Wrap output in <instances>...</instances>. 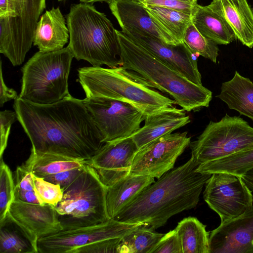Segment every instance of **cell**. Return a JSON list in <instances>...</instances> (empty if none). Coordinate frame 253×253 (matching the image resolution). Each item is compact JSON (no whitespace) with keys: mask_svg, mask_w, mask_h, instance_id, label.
<instances>
[{"mask_svg":"<svg viewBox=\"0 0 253 253\" xmlns=\"http://www.w3.org/2000/svg\"><path fill=\"white\" fill-rule=\"evenodd\" d=\"M196 1H198V0H196Z\"/></svg>","mask_w":253,"mask_h":253,"instance_id":"bcb514c9","label":"cell"},{"mask_svg":"<svg viewBox=\"0 0 253 253\" xmlns=\"http://www.w3.org/2000/svg\"><path fill=\"white\" fill-rule=\"evenodd\" d=\"M187 132L170 133L147 144L136 152L130 174L160 178L171 170L177 158L190 145Z\"/></svg>","mask_w":253,"mask_h":253,"instance_id":"4fadbf2b","label":"cell"},{"mask_svg":"<svg viewBox=\"0 0 253 253\" xmlns=\"http://www.w3.org/2000/svg\"><path fill=\"white\" fill-rule=\"evenodd\" d=\"M183 42L193 54L216 62L219 51L217 44L202 35L192 22L185 32Z\"/></svg>","mask_w":253,"mask_h":253,"instance_id":"4dcf8cb0","label":"cell"},{"mask_svg":"<svg viewBox=\"0 0 253 253\" xmlns=\"http://www.w3.org/2000/svg\"><path fill=\"white\" fill-rule=\"evenodd\" d=\"M13 179L15 189L35 190L32 173L29 171L23 164L17 168L14 172Z\"/></svg>","mask_w":253,"mask_h":253,"instance_id":"f35d334b","label":"cell"},{"mask_svg":"<svg viewBox=\"0 0 253 253\" xmlns=\"http://www.w3.org/2000/svg\"><path fill=\"white\" fill-rule=\"evenodd\" d=\"M185 111L173 106L147 116L144 125L130 136L138 149L188 124L191 121Z\"/></svg>","mask_w":253,"mask_h":253,"instance_id":"ffe728a7","label":"cell"},{"mask_svg":"<svg viewBox=\"0 0 253 253\" xmlns=\"http://www.w3.org/2000/svg\"><path fill=\"white\" fill-rule=\"evenodd\" d=\"M143 5H151L169 8L191 15L197 1L196 0H136Z\"/></svg>","mask_w":253,"mask_h":253,"instance_id":"e575fe53","label":"cell"},{"mask_svg":"<svg viewBox=\"0 0 253 253\" xmlns=\"http://www.w3.org/2000/svg\"><path fill=\"white\" fill-rule=\"evenodd\" d=\"M253 169V147L199 165L197 171L212 174L226 172L242 176Z\"/></svg>","mask_w":253,"mask_h":253,"instance_id":"f1b7e54d","label":"cell"},{"mask_svg":"<svg viewBox=\"0 0 253 253\" xmlns=\"http://www.w3.org/2000/svg\"><path fill=\"white\" fill-rule=\"evenodd\" d=\"M138 150L131 137L106 142L88 161L103 183L109 187L130 174Z\"/></svg>","mask_w":253,"mask_h":253,"instance_id":"9a60e30c","label":"cell"},{"mask_svg":"<svg viewBox=\"0 0 253 253\" xmlns=\"http://www.w3.org/2000/svg\"><path fill=\"white\" fill-rule=\"evenodd\" d=\"M122 31L189 81L202 85L196 54H193L184 43L177 45L168 44L147 33L136 29L122 28Z\"/></svg>","mask_w":253,"mask_h":253,"instance_id":"5bb4252c","label":"cell"},{"mask_svg":"<svg viewBox=\"0 0 253 253\" xmlns=\"http://www.w3.org/2000/svg\"><path fill=\"white\" fill-rule=\"evenodd\" d=\"M69 38L65 17L59 7H53L41 16L35 29L33 44L40 52H53L63 49Z\"/></svg>","mask_w":253,"mask_h":253,"instance_id":"44dd1931","label":"cell"},{"mask_svg":"<svg viewBox=\"0 0 253 253\" xmlns=\"http://www.w3.org/2000/svg\"><path fill=\"white\" fill-rule=\"evenodd\" d=\"M13 108L36 152L59 155L88 164L105 143L83 99L71 95L48 104L17 97Z\"/></svg>","mask_w":253,"mask_h":253,"instance_id":"6da1fadb","label":"cell"},{"mask_svg":"<svg viewBox=\"0 0 253 253\" xmlns=\"http://www.w3.org/2000/svg\"><path fill=\"white\" fill-rule=\"evenodd\" d=\"M0 107H2L5 102L12 99L15 100L18 96L17 92L13 89L7 87L4 82L1 61H0Z\"/></svg>","mask_w":253,"mask_h":253,"instance_id":"ab89813d","label":"cell"},{"mask_svg":"<svg viewBox=\"0 0 253 253\" xmlns=\"http://www.w3.org/2000/svg\"><path fill=\"white\" fill-rule=\"evenodd\" d=\"M85 165L78 168L47 175L42 178L47 181L59 185L63 190L70 185L83 172Z\"/></svg>","mask_w":253,"mask_h":253,"instance_id":"74e56055","label":"cell"},{"mask_svg":"<svg viewBox=\"0 0 253 253\" xmlns=\"http://www.w3.org/2000/svg\"><path fill=\"white\" fill-rule=\"evenodd\" d=\"M79 82L86 98L101 97L129 103L146 116L173 106L176 102L132 77L121 66L80 68Z\"/></svg>","mask_w":253,"mask_h":253,"instance_id":"5b68a950","label":"cell"},{"mask_svg":"<svg viewBox=\"0 0 253 253\" xmlns=\"http://www.w3.org/2000/svg\"><path fill=\"white\" fill-rule=\"evenodd\" d=\"M209 253H253V207L210 232Z\"/></svg>","mask_w":253,"mask_h":253,"instance_id":"2e32d148","label":"cell"},{"mask_svg":"<svg viewBox=\"0 0 253 253\" xmlns=\"http://www.w3.org/2000/svg\"><path fill=\"white\" fill-rule=\"evenodd\" d=\"M14 199L30 204H44L35 190L26 191L15 189Z\"/></svg>","mask_w":253,"mask_h":253,"instance_id":"60d3db41","label":"cell"},{"mask_svg":"<svg viewBox=\"0 0 253 253\" xmlns=\"http://www.w3.org/2000/svg\"><path fill=\"white\" fill-rule=\"evenodd\" d=\"M0 253H39L37 245L8 214L0 222Z\"/></svg>","mask_w":253,"mask_h":253,"instance_id":"4316f807","label":"cell"},{"mask_svg":"<svg viewBox=\"0 0 253 253\" xmlns=\"http://www.w3.org/2000/svg\"><path fill=\"white\" fill-rule=\"evenodd\" d=\"M120 45V66L134 79L171 97L187 112L208 107L212 92L196 84L117 30Z\"/></svg>","mask_w":253,"mask_h":253,"instance_id":"3957f363","label":"cell"},{"mask_svg":"<svg viewBox=\"0 0 253 253\" xmlns=\"http://www.w3.org/2000/svg\"><path fill=\"white\" fill-rule=\"evenodd\" d=\"M107 187L96 170L86 164L83 172L63 190L55 207L62 230L76 229L110 219L106 208Z\"/></svg>","mask_w":253,"mask_h":253,"instance_id":"52a82bcc","label":"cell"},{"mask_svg":"<svg viewBox=\"0 0 253 253\" xmlns=\"http://www.w3.org/2000/svg\"><path fill=\"white\" fill-rule=\"evenodd\" d=\"M66 17L70 35L68 46L77 60L93 66H120L117 30L104 13L92 3L81 2L72 4Z\"/></svg>","mask_w":253,"mask_h":253,"instance_id":"277c9868","label":"cell"},{"mask_svg":"<svg viewBox=\"0 0 253 253\" xmlns=\"http://www.w3.org/2000/svg\"><path fill=\"white\" fill-rule=\"evenodd\" d=\"M108 4L122 29L133 28L145 32L168 44H182L158 25L138 1L112 0Z\"/></svg>","mask_w":253,"mask_h":253,"instance_id":"ac0fdd59","label":"cell"},{"mask_svg":"<svg viewBox=\"0 0 253 253\" xmlns=\"http://www.w3.org/2000/svg\"><path fill=\"white\" fill-rule=\"evenodd\" d=\"M131 224L110 218L97 224L62 230L38 239L39 253H73L75 250L94 242L122 238L142 225Z\"/></svg>","mask_w":253,"mask_h":253,"instance_id":"7c38bea8","label":"cell"},{"mask_svg":"<svg viewBox=\"0 0 253 253\" xmlns=\"http://www.w3.org/2000/svg\"><path fill=\"white\" fill-rule=\"evenodd\" d=\"M32 177L35 191L43 203L56 206L63 197V190L60 186L33 173Z\"/></svg>","mask_w":253,"mask_h":253,"instance_id":"d6a6232c","label":"cell"},{"mask_svg":"<svg viewBox=\"0 0 253 253\" xmlns=\"http://www.w3.org/2000/svg\"><path fill=\"white\" fill-rule=\"evenodd\" d=\"M58 1H62V0H57Z\"/></svg>","mask_w":253,"mask_h":253,"instance_id":"f6af8a7d","label":"cell"},{"mask_svg":"<svg viewBox=\"0 0 253 253\" xmlns=\"http://www.w3.org/2000/svg\"><path fill=\"white\" fill-rule=\"evenodd\" d=\"M154 182V178L150 176L129 174L107 187L106 202L109 218L114 219L145 188Z\"/></svg>","mask_w":253,"mask_h":253,"instance_id":"7402d4cb","label":"cell"},{"mask_svg":"<svg viewBox=\"0 0 253 253\" xmlns=\"http://www.w3.org/2000/svg\"><path fill=\"white\" fill-rule=\"evenodd\" d=\"M241 177L249 188L253 191V169L247 171Z\"/></svg>","mask_w":253,"mask_h":253,"instance_id":"b9f144b4","label":"cell"},{"mask_svg":"<svg viewBox=\"0 0 253 253\" xmlns=\"http://www.w3.org/2000/svg\"><path fill=\"white\" fill-rule=\"evenodd\" d=\"M45 7V0H7L6 14L0 17V52L12 64L24 61Z\"/></svg>","mask_w":253,"mask_h":253,"instance_id":"9c48e42d","label":"cell"},{"mask_svg":"<svg viewBox=\"0 0 253 253\" xmlns=\"http://www.w3.org/2000/svg\"><path fill=\"white\" fill-rule=\"evenodd\" d=\"M81 2L84 3H93L96 2H105L106 3H108L112 0H79Z\"/></svg>","mask_w":253,"mask_h":253,"instance_id":"ee69618b","label":"cell"},{"mask_svg":"<svg viewBox=\"0 0 253 253\" xmlns=\"http://www.w3.org/2000/svg\"><path fill=\"white\" fill-rule=\"evenodd\" d=\"M83 101L105 143L130 137L146 117L140 110L125 102L101 97H86Z\"/></svg>","mask_w":253,"mask_h":253,"instance_id":"30bf717a","label":"cell"},{"mask_svg":"<svg viewBox=\"0 0 253 253\" xmlns=\"http://www.w3.org/2000/svg\"><path fill=\"white\" fill-rule=\"evenodd\" d=\"M7 8V0H0V17L4 16Z\"/></svg>","mask_w":253,"mask_h":253,"instance_id":"7bdbcfd3","label":"cell"},{"mask_svg":"<svg viewBox=\"0 0 253 253\" xmlns=\"http://www.w3.org/2000/svg\"><path fill=\"white\" fill-rule=\"evenodd\" d=\"M191 157L145 188L114 218L131 224L141 223L155 230L172 216L196 207L211 174L197 171Z\"/></svg>","mask_w":253,"mask_h":253,"instance_id":"7a4b0ae2","label":"cell"},{"mask_svg":"<svg viewBox=\"0 0 253 253\" xmlns=\"http://www.w3.org/2000/svg\"><path fill=\"white\" fill-rule=\"evenodd\" d=\"M191 21L202 35L217 44L227 45L237 39L224 16L220 0H212L206 6L196 3Z\"/></svg>","mask_w":253,"mask_h":253,"instance_id":"d6986e66","label":"cell"},{"mask_svg":"<svg viewBox=\"0 0 253 253\" xmlns=\"http://www.w3.org/2000/svg\"><path fill=\"white\" fill-rule=\"evenodd\" d=\"M205 201L221 222L236 217L253 207L252 191L241 176L226 172L211 174L205 184Z\"/></svg>","mask_w":253,"mask_h":253,"instance_id":"8fae6325","label":"cell"},{"mask_svg":"<svg viewBox=\"0 0 253 253\" xmlns=\"http://www.w3.org/2000/svg\"><path fill=\"white\" fill-rule=\"evenodd\" d=\"M224 16L242 43L253 47V8L247 0H220Z\"/></svg>","mask_w":253,"mask_h":253,"instance_id":"cb8c5ba5","label":"cell"},{"mask_svg":"<svg viewBox=\"0 0 253 253\" xmlns=\"http://www.w3.org/2000/svg\"><path fill=\"white\" fill-rule=\"evenodd\" d=\"M32 241L62 230L55 207L49 204H34L14 200L8 213Z\"/></svg>","mask_w":253,"mask_h":253,"instance_id":"e0dca14e","label":"cell"},{"mask_svg":"<svg viewBox=\"0 0 253 253\" xmlns=\"http://www.w3.org/2000/svg\"><path fill=\"white\" fill-rule=\"evenodd\" d=\"M74 57L68 46L55 51L36 52L21 69V90L18 97L48 104L71 95L68 78Z\"/></svg>","mask_w":253,"mask_h":253,"instance_id":"8992f818","label":"cell"},{"mask_svg":"<svg viewBox=\"0 0 253 253\" xmlns=\"http://www.w3.org/2000/svg\"><path fill=\"white\" fill-rule=\"evenodd\" d=\"M16 119L17 120V117L15 111L5 110L0 112V159L2 158L3 154L7 147L11 126Z\"/></svg>","mask_w":253,"mask_h":253,"instance_id":"8d00e7d4","label":"cell"},{"mask_svg":"<svg viewBox=\"0 0 253 253\" xmlns=\"http://www.w3.org/2000/svg\"><path fill=\"white\" fill-rule=\"evenodd\" d=\"M23 164L35 175L43 177L81 167L87 162L56 154L36 152L31 149L29 158Z\"/></svg>","mask_w":253,"mask_h":253,"instance_id":"d4e9b609","label":"cell"},{"mask_svg":"<svg viewBox=\"0 0 253 253\" xmlns=\"http://www.w3.org/2000/svg\"><path fill=\"white\" fill-rule=\"evenodd\" d=\"M191 157L200 165L253 147V127L240 117L226 114L211 121L190 143Z\"/></svg>","mask_w":253,"mask_h":253,"instance_id":"ba28073f","label":"cell"},{"mask_svg":"<svg viewBox=\"0 0 253 253\" xmlns=\"http://www.w3.org/2000/svg\"><path fill=\"white\" fill-rule=\"evenodd\" d=\"M164 235L142 224L121 238L118 253H151Z\"/></svg>","mask_w":253,"mask_h":253,"instance_id":"f546056e","label":"cell"},{"mask_svg":"<svg viewBox=\"0 0 253 253\" xmlns=\"http://www.w3.org/2000/svg\"><path fill=\"white\" fill-rule=\"evenodd\" d=\"M153 20L168 33L183 43L185 32L191 21V15L162 6L144 5Z\"/></svg>","mask_w":253,"mask_h":253,"instance_id":"83f0119b","label":"cell"},{"mask_svg":"<svg viewBox=\"0 0 253 253\" xmlns=\"http://www.w3.org/2000/svg\"><path fill=\"white\" fill-rule=\"evenodd\" d=\"M151 253H182L181 242L176 229L164 234Z\"/></svg>","mask_w":253,"mask_h":253,"instance_id":"836d02e7","label":"cell"},{"mask_svg":"<svg viewBox=\"0 0 253 253\" xmlns=\"http://www.w3.org/2000/svg\"><path fill=\"white\" fill-rule=\"evenodd\" d=\"M230 109L237 111L253 121V83L237 71L229 81L223 82L216 96Z\"/></svg>","mask_w":253,"mask_h":253,"instance_id":"603a6c76","label":"cell"},{"mask_svg":"<svg viewBox=\"0 0 253 253\" xmlns=\"http://www.w3.org/2000/svg\"><path fill=\"white\" fill-rule=\"evenodd\" d=\"M0 222L7 215L14 200L15 184L9 167L0 159Z\"/></svg>","mask_w":253,"mask_h":253,"instance_id":"1f68e13d","label":"cell"},{"mask_svg":"<svg viewBox=\"0 0 253 253\" xmlns=\"http://www.w3.org/2000/svg\"><path fill=\"white\" fill-rule=\"evenodd\" d=\"M196 217L183 219L175 229L179 237L182 253H209V232Z\"/></svg>","mask_w":253,"mask_h":253,"instance_id":"484cf974","label":"cell"},{"mask_svg":"<svg viewBox=\"0 0 253 253\" xmlns=\"http://www.w3.org/2000/svg\"><path fill=\"white\" fill-rule=\"evenodd\" d=\"M121 238H112L97 241L81 247L73 253H117Z\"/></svg>","mask_w":253,"mask_h":253,"instance_id":"d590c367","label":"cell"}]
</instances>
